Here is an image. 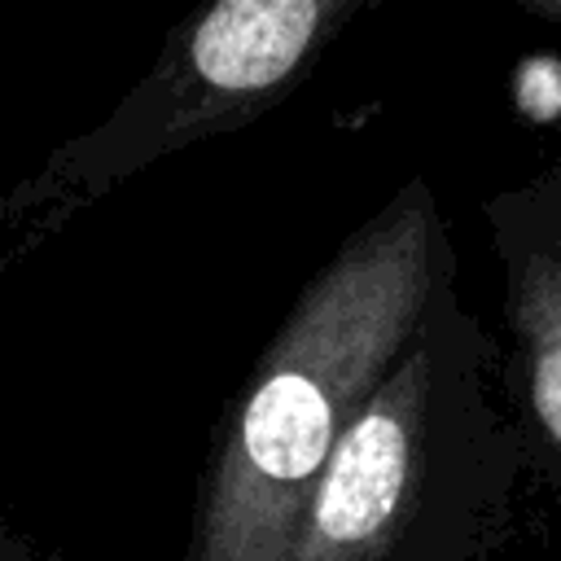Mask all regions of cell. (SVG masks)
Masks as SVG:
<instances>
[{"instance_id":"obj_1","label":"cell","mask_w":561,"mask_h":561,"mask_svg":"<svg viewBox=\"0 0 561 561\" xmlns=\"http://www.w3.org/2000/svg\"><path fill=\"white\" fill-rule=\"evenodd\" d=\"M447 285L451 228L434 184L412 175L307 280L224 408L184 561H294L342 434Z\"/></svg>"},{"instance_id":"obj_2","label":"cell","mask_w":561,"mask_h":561,"mask_svg":"<svg viewBox=\"0 0 561 561\" xmlns=\"http://www.w3.org/2000/svg\"><path fill=\"white\" fill-rule=\"evenodd\" d=\"M500 346L447 285L342 434L294 561H500L530 473Z\"/></svg>"},{"instance_id":"obj_3","label":"cell","mask_w":561,"mask_h":561,"mask_svg":"<svg viewBox=\"0 0 561 561\" xmlns=\"http://www.w3.org/2000/svg\"><path fill=\"white\" fill-rule=\"evenodd\" d=\"M359 9L364 0H206L193 9L101 123L61 140L0 193V276L145 167L267 114L307 83Z\"/></svg>"},{"instance_id":"obj_4","label":"cell","mask_w":561,"mask_h":561,"mask_svg":"<svg viewBox=\"0 0 561 561\" xmlns=\"http://www.w3.org/2000/svg\"><path fill=\"white\" fill-rule=\"evenodd\" d=\"M508 329L504 390L530 473L561 486V153L482 206Z\"/></svg>"},{"instance_id":"obj_5","label":"cell","mask_w":561,"mask_h":561,"mask_svg":"<svg viewBox=\"0 0 561 561\" xmlns=\"http://www.w3.org/2000/svg\"><path fill=\"white\" fill-rule=\"evenodd\" d=\"M0 561H61V552H53V548L35 543L31 535L0 522Z\"/></svg>"},{"instance_id":"obj_6","label":"cell","mask_w":561,"mask_h":561,"mask_svg":"<svg viewBox=\"0 0 561 561\" xmlns=\"http://www.w3.org/2000/svg\"><path fill=\"white\" fill-rule=\"evenodd\" d=\"M513 9L530 13V18H543V22H557L561 26V0H508Z\"/></svg>"}]
</instances>
